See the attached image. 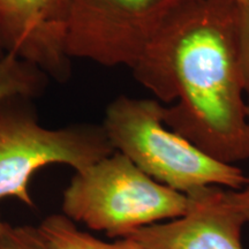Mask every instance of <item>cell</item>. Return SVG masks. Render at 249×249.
<instances>
[{
  "label": "cell",
  "mask_w": 249,
  "mask_h": 249,
  "mask_svg": "<svg viewBox=\"0 0 249 249\" xmlns=\"http://www.w3.org/2000/svg\"><path fill=\"white\" fill-rule=\"evenodd\" d=\"M234 0H194L132 71L173 132L223 163L249 160V118L236 45Z\"/></svg>",
  "instance_id": "obj_1"
},
{
  "label": "cell",
  "mask_w": 249,
  "mask_h": 249,
  "mask_svg": "<svg viewBox=\"0 0 249 249\" xmlns=\"http://www.w3.org/2000/svg\"><path fill=\"white\" fill-rule=\"evenodd\" d=\"M164 105L156 98L118 96L105 111L103 128L118 152L161 185L182 194L218 186L238 191L247 176L173 132L164 121Z\"/></svg>",
  "instance_id": "obj_2"
},
{
  "label": "cell",
  "mask_w": 249,
  "mask_h": 249,
  "mask_svg": "<svg viewBox=\"0 0 249 249\" xmlns=\"http://www.w3.org/2000/svg\"><path fill=\"white\" fill-rule=\"evenodd\" d=\"M189 196L157 182L114 151L76 171L62 194V214L112 239L183 216Z\"/></svg>",
  "instance_id": "obj_3"
},
{
  "label": "cell",
  "mask_w": 249,
  "mask_h": 249,
  "mask_svg": "<svg viewBox=\"0 0 249 249\" xmlns=\"http://www.w3.org/2000/svg\"><path fill=\"white\" fill-rule=\"evenodd\" d=\"M194 0H70L71 59L132 70L152 42Z\"/></svg>",
  "instance_id": "obj_4"
},
{
  "label": "cell",
  "mask_w": 249,
  "mask_h": 249,
  "mask_svg": "<svg viewBox=\"0 0 249 249\" xmlns=\"http://www.w3.org/2000/svg\"><path fill=\"white\" fill-rule=\"evenodd\" d=\"M2 107L0 200L13 197L34 207L29 185L37 171L49 165L61 164L76 172L116 151L103 124H77L48 128L27 112L4 110Z\"/></svg>",
  "instance_id": "obj_5"
},
{
  "label": "cell",
  "mask_w": 249,
  "mask_h": 249,
  "mask_svg": "<svg viewBox=\"0 0 249 249\" xmlns=\"http://www.w3.org/2000/svg\"><path fill=\"white\" fill-rule=\"evenodd\" d=\"M70 0H0V36L5 52L64 82L71 75L66 50Z\"/></svg>",
  "instance_id": "obj_6"
},
{
  "label": "cell",
  "mask_w": 249,
  "mask_h": 249,
  "mask_svg": "<svg viewBox=\"0 0 249 249\" xmlns=\"http://www.w3.org/2000/svg\"><path fill=\"white\" fill-rule=\"evenodd\" d=\"M183 216L143 227L130 238L147 249H244L246 222L230 198L229 189L211 186L193 192Z\"/></svg>",
  "instance_id": "obj_7"
},
{
  "label": "cell",
  "mask_w": 249,
  "mask_h": 249,
  "mask_svg": "<svg viewBox=\"0 0 249 249\" xmlns=\"http://www.w3.org/2000/svg\"><path fill=\"white\" fill-rule=\"evenodd\" d=\"M38 230L54 249H147L130 238L114 239L110 242L101 240L79 229L62 213L44 218Z\"/></svg>",
  "instance_id": "obj_8"
},
{
  "label": "cell",
  "mask_w": 249,
  "mask_h": 249,
  "mask_svg": "<svg viewBox=\"0 0 249 249\" xmlns=\"http://www.w3.org/2000/svg\"><path fill=\"white\" fill-rule=\"evenodd\" d=\"M45 74L13 53L0 57V107L14 98L30 97L44 87Z\"/></svg>",
  "instance_id": "obj_9"
},
{
  "label": "cell",
  "mask_w": 249,
  "mask_h": 249,
  "mask_svg": "<svg viewBox=\"0 0 249 249\" xmlns=\"http://www.w3.org/2000/svg\"><path fill=\"white\" fill-rule=\"evenodd\" d=\"M0 249H54L38 227L13 226L5 223L0 231Z\"/></svg>",
  "instance_id": "obj_10"
},
{
  "label": "cell",
  "mask_w": 249,
  "mask_h": 249,
  "mask_svg": "<svg viewBox=\"0 0 249 249\" xmlns=\"http://www.w3.org/2000/svg\"><path fill=\"white\" fill-rule=\"evenodd\" d=\"M236 5V45L246 95L249 97V4Z\"/></svg>",
  "instance_id": "obj_11"
},
{
  "label": "cell",
  "mask_w": 249,
  "mask_h": 249,
  "mask_svg": "<svg viewBox=\"0 0 249 249\" xmlns=\"http://www.w3.org/2000/svg\"><path fill=\"white\" fill-rule=\"evenodd\" d=\"M230 198L235 209L239 211L246 223H249V176H247V181L241 189L231 191L229 189Z\"/></svg>",
  "instance_id": "obj_12"
},
{
  "label": "cell",
  "mask_w": 249,
  "mask_h": 249,
  "mask_svg": "<svg viewBox=\"0 0 249 249\" xmlns=\"http://www.w3.org/2000/svg\"><path fill=\"white\" fill-rule=\"evenodd\" d=\"M5 53V49H4V44H2V39L1 36H0V57Z\"/></svg>",
  "instance_id": "obj_13"
},
{
  "label": "cell",
  "mask_w": 249,
  "mask_h": 249,
  "mask_svg": "<svg viewBox=\"0 0 249 249\" xmlns=\"http://www.w3.org/2000/svg\"><path fill=\"white\" fill-rule=\"evenodd\" d=\"M235 2H239V4H249V0H234Z\"/></svg>",
  "instance_id": "obj_14"
},
{
  "label": "cell",
  "mask_w": 249,
  "mask_h": 249,
  "mask_svg": "<svg viewBox=\"0 0 249 249\" xmlns=\"http://www.w3.org/2000/svg\"><path fill=\"white\" fill-rule=\"evenodd\" d=\"M4 225H5V222L1 219V214H0V231H1V229L4 227Z\"/></svg>",
  "instance_id": "obj_15"
},
{
  "label": "cell",
  "mask_w": 249,
  "mask_h": 249,
  "mask_svg": "<svg viewBox=\"0 0 249 249\" xmlns=\"http://www.w3.org/2000/svg\"><path fill=\"white\" fill-rule=\"evenodd\" d=\"M248 118H249V101H248Z\"/></svg>",
  "instance_id": "obj_16"
}]
</instances>
